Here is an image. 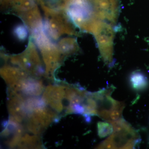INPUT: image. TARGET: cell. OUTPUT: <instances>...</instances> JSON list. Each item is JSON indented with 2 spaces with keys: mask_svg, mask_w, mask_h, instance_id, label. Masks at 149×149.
Wrapping results in <instances>:
<instances>
[{
  "mask_svg": "<svg viewBox=\"0 0 149 149\" xmlns=\"http://www.w3.org/2000/svg\"><path fill=\"white\" fill-rule=\"evenodd\" d=\"M95 8L99 20L114 24L118 15V0H96Z\"/></svg>",
  "mask_w": 149,
  "mask_h": 149,
  "instance_id": "4",
  "label": "cell"
},
{
  "mask_svg": "<svg viewBox=\"0 0 149 149\" xmlns=\"http://www.w3.org/2000/svg\"><path fill=\"white\" fill-rule=\"evenodd\" d=\"M114 87L104 88L97 92L91 93L95 102L97 115L107 122L121 118L125 104L113 98L111 94Z\"/></svg>",
  "mask_w": 149,
  "mask_h": 149,
  "instance_id": "2",
  "label": "cell"
},
{
  "mask_svg": "<svg viewBox=\"0 0 149 149\" xmlns=\"http://www.w3.org/2000/svg\"><path fill=\"white\" fill-rule=\"evenodd\" d=\"M130 85L136 91L145 89L148 84V78L142 72L136 71L132 73L130 77Z\"/></svg>",
  "mask_w": 149,
  "mask_h": 149,
  "instance_id": "5",
  "label": "cell"
},
{
  "mask_svg": "<svg viewBox=\"0 0 149 149\" xmlns=\"http://www.w3.org/2000/svg\"><path fill=\"white\" fill-rule=\"evenodd\" d=\"M95 36L99 50L105 62L111 64L113 58L114 30L110 24L99 20L93 28L92 32Z\"/></svg>",
  "mask_w": 149,
  "mask_h": 149,
  "instance_id": "3",
  "label": "cell"
},
{
  "mask_svg": "<svg viewBox=\"0 0 149 149\" xmlns=\"http://www.w3.org/2000/svg\"><path fill=\"white\" fill-rule=\"evenodd\" d=\"M110 123L113 126V132L97 148L134 149L139 143V133L125 119L120 118Z\"/></svg>",
  "mask_w": 149,
  "mask_h": 149,
  "instance_id": "1",
  "label": "cell"
},
{
  "mask_svg": "<svg viewBox=\"0 0 149 149\" xmlns=\"http://www.w3.org/2000/svg\"><path fill=\"white\" fill-rule=\"evenodd\" d=\"M98 134L100 138H105L111 135L113 132V126L111 123L99 122L97 123Z\"/></svg>",
  "mask_w": 149,
  "mask_h": 149,
  "instance_id": "6",
  "label": "cell"
}]
</instances>
